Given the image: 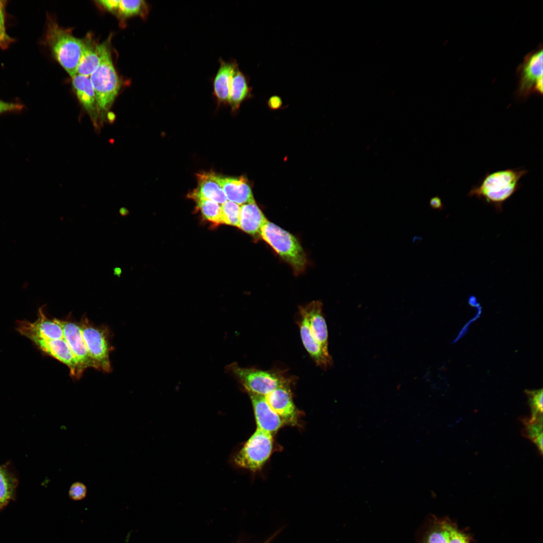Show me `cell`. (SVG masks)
Instances as JSON below:
<instances>
[{
    "instance_id": "obj_1",
    "label": "cell",
    "mask_w": 543,
    "mask_h": 543,
    "mask_svg": "<svg viewBox=\"0 0 543 543\" xmlns=\"http://www.w3.org/2000/svg\"><path fill=\"white\" fill-rule=\"evenodd\" d=\"M528 172L522 167L487 172L473 186L467 196L483 201L500 213L504 203L520 188V180Z\"/></svg>"
},
{
    "instance_id": "obj_2",
    "label": "cell",
    "mask_w": 543,
    "mask_h": 543,
    "mask_svg": "<svg viewBox=\"0 0 543 543\" xmlns=\"http://www.w3.org/2000/svg\"><path fill=\"white\" fill-rule=\"evenodd\" d=\"M102 58L90 75L96 96L100 123L106 121L107 114L120 91L121 81L112 60L109 41L102 43Z\"/></svg>"
},
{
    "instance_id": "obj_3",
    "label": "cell",
    "mask_w": 543,
    "mask_h": 543,
    "mask_svg": "<svg viewBox=\"0 0 543 543\" xmlns=\"http://www.w3.org/2000/svg\"><path fill=\"white\" fill-rule=\"evenodd\" d=\"M46 41L51 52L63 68L72 78L76 74L82 52L83 40L72 35L53 20L49 21Z\"/></svg>"
},
{
    "instance_id": "obj_4",
    "label": "cell",
    "mask_w": 543,
    "mask_h": 543,
    "mask_svg": "<svg viewBox=\"0 0 543 543\" xmlns=\"http://www.w3.org/2000/svg\"><path fill=\"white\" fill-rule=\"evenodd\" d=\"M260 235L292 266L295 274L298 275L305 270L307 263L306 253L293 235L267 220L261 229Z\"/></svg>"
},
{
    "instance_id": "obj_5",
    "label": "cell",
    "mask_w": 543,
    "mask_h": 543,
    "mask_svg": "<svg viewBox=\"0 0 543 543\" xmlns=\"http://www.w3.org/2000/svg\"><path fill=\"white\" fill-rule=\"evenodd\" d=\"M225 370L240 382L247 392L262 396L289 384L286 378L278 374L254 368L241 367L236 363L227 366Z\"/></svg>"
},
{
    "instance_id": "obj_6",
    "label": "cell",
    "mask_w": 543,
    "mask_h": 543,
    "mask_svg": "<svg viewBox=\"0 0 543 543\" xmlns=\"http://www.w3.org/2000/svg\"><path fill=\"white\" fill-rule=\"evenodd\" d=\"M273 447L272 434L257 428L234 456L233 462L240 468L257 471L269 459Z\"/></svg>"
},
{
    "instance_id": "obj_7",
    "label": "cell",
    "mask_w": 543,
    "mask_h": 543,
    "mask_svg": "<svg viewBox=\"0 0 543 543\" xmlns=\"http://www.w3.org/2000/svg\"><path fill=\"white\" fill-rule=\"evenodd\" d=\"M542 53L540 45L525 56L517 69L518 84L515 96L520 101L533 94H542Z\"/></svg>"
},
{
    "instance_id": "obj_8",
    "label": "cell",
    "mask_w": 543,
    "mask_h": 543,
    "mask_svg": "<svg viewBox=\"0 0 543 543\" xmlns=\"http://www.w3.org/2000/svg\"><path fill=\"white\" fill-rule=\"evenodd\" d=\"M81 334L95 369L109 373L112 371L110 353L112 350L108 333L105 328L93 325L86 318L79 323Z\"/></svg>"
},
{
    "instance_id": "obj_9",
    "label": "cell",
    "mask_w": 543,
    "mask_h": 543,
    "mask_svg": "<svg viewBox=\"0 0 543 543\" xmlns=\"http://www.w3.org/2000/svg\"><path fill=\"white\" fill-rule=\"evenodd\" d=\"M57 321L62 328L63 338L78 362L81 375L87 368L95 369L83 338L80 324L70 320L57 319Z\"/></svg>"
},
{
    "instance_id": "obj_10",
    "label": "cell",
    "mask_w": 543,
    "mask_h": 543,
    "mask_svg": "<svg viewBox=\"0 0 543 543\" xmlns=\"http://www.w3.org/2000/svg\"><path fill=\"white\" fill-rule=\"evenodd\" d=\"M20 332L31 340L37 338L45 340L57 339L63 338V330L57 321L48 318L42 310L39 311V317L32 323L22 322L19 326Z\"/></svg>"
},
{
    "instance_id": "obj_11",
    "label": "cell",
    "mask_w": 543,
    "mask_h": 543,
    "mask_svg": "<svg viewBox=\"0 0 543 543\" xmlns=\"http://www.w3.org/2000/svg\"><path fill=\"white\" fill-rule=\"evenodd\" d=\"M32 340L43 352L67 366L72 377L80 378L81 375L78 362L63 338L50 340L35 338Z\"/></svg>"
},
{
    "instance_id": "obj_12",
    "label": "cell",
    "mask_w": 543,
    "mask_h": 543,
    "mask_svg": "<svg viewBox=\"0 0 543 543\" xmlns=\"http://www.w3.org/2000/svg\"><path fill=\"white\" fill-rule=\"evenodd\" d=\"M250 397L257 428L271 434L284 423L281 417L271 408L264 396L247 392Z\"/></svg>"
},
{
    "instance_id": "obj_13",
    "label": "cell",
    "mask_w": 543,
    "mask_h": 543,
    "mask_svg": "<svg viewBox=\"0 0 543 543\" xmlns=\"http://www.w3.org/2000/svg\"><path fill=\"white\" fill-rule=\"evenodd\" d=\"M264 397L269 406L284 423L292 425L297 423L298 413L293 400L289 385L279 387Z\"/></svg>"
},
{
    "instance_id": "obj_14",
    "label": "cell",
    "mask_w": 543,
    "mask_h": 543,
    "mask_svg": "<svg viewBox=\"0 0 543 543\" xmlns=\"http://www.w3.org/2000/svg\"><path fill=\"white\" fill-rule=\"evenodd\" d=\"M71 78L78 101L88 115L95 128L99 129L101 125L97 101L89 76L76 74Z\"/></svg>"
},
{
    "instance_id": "obj_15",
    "label": "cell",
    "mask_w": 543,
    "mask_h": 543,
    "mask_svg": "<svg viewBox=\"0 0 543 543\" xmlns=\"http://www.w3.org/2000/svg\"><path fill=\"white\" fill-rule=\"evenodd\" d=\"M299 311L301 318L299 325L303 344L316 364L326 369L332 364V358L311 334L308 320L302 307H300Z\"/></svg>"
},
{
    "instance_id": "obj_16",
    "label": "cell",
    "mask_w": 543,
    "mask_h": 543,
    "mask_svg": "<svg viewBox=\"0 0 543 543\" xmlns=\"http://www.w3.org/2000/svg\"><path fill=\"white\" fill-rule=\"evenodd\" d=\"M423 543H470V540L454 524L446 520H438L427 533Z\"/></svg>"
},
{
    "instance_id": "obj_17",
    "label": "cell",
    "mask_w": 543,
    "mask_h": 543,
    "mask_svg": "<svg viewBox=\"0 0 543 543\" xmlns=\"http://www.w3.org/2000/svg\"><path fill=\"white\" fill-rule=\"evenodd\" d=\"M322 308V303L319 301H314L305 307H302L308 320L311 334L324 351L329 353L328 330Z\"/></svg>"
},
{
    "instance_id": "obj_18",
    "label": "cell",
    "mask_w": 543,
    "mask_h": 543,
    "mask_svg": "<svg viewBox=\"0 0 543 543\" xmlns=\"http://www.w3.org/2000/svg\"><path fill=\"white\" fill-rule=\"evenodd\" d=\"M83 40V47L77 67L76 74L90 76L101 62L103 44H97L89 34Z\"/></svg>"
},
{
    "instance_id": "obj_19",
    "label": "cell",
    "mask_w": 543,
    "mask_h": 543,
    "mask_svg": "<svg viewBox=\"0 0 543 543\" xmlns=\"http://www.w3.org/2000/svg\"><path fill=\"white\" fill-rule=\"evenodd\" d=\"M219 182L229 201L238 205L255 202L250 187L245 178L219 176Z\"/></svg>"
},
{
    "instance_id": "obj_20",
    "label": "cell",
    "mask_w": 543,
    "mask_h": 543,
    "mask_svg": "<svg viewBox=\"0 0 543 543\" xmlns=\"http://www.w3.org/2000/svg\"><path fill=\"white\" fill-rule=\"evenodd\" d=\"M198 187L192 193L198 196L223 204L227 201L219 176L213 172L197 174Z\"/></svg>"
},
{
    "instance_id": "obj_21",
    "label": "cell",
    "mask_w": 543,
    "mask_h": 543,
    "mask_svg": "<svg viewBox=\"0 0 543 543\" xmlns=\"http://www.w3.org/2000/svg\"><path fill=\"white\" fill-rule=\"evenodd\" d=\"M220 66L213 80V95L220 103H228L231 80L238 68L235 61L220 60Z\"/></svg>"
},
{
    "instance_id": "obj_22",
    "label": "cell",
    "mask_w": 543,
    "mask_h": 543,
    "mask_svg": "<svg viewBox=\"0 0 543 543\" xmlns=\"http://www.w3.org/2000/svg\"><path fill=\"white\" fill-rule=\"evenodd\" d=\"M267 220L255 202L240 207L239 227L252 236L260 235L261 229Z\"/></svg>"
},
{
    "instance_id": "obj_23",
    "label": "cell",
    "mask_w": 543,
    "mask_h": 543,
    "mask_svg": "<svg viewBox=\"0 0 543 543\" xmlns=\"http://www.w3.org/2000/svg\"><path fill=\"white\" fill-rule=\"evenodd\" d=\"M250 93L247 79L237 68L232 76L228 103L233 110L238 108Z\"/></svg>"
},
{
    "instance_id": "obj_24",
    "label": "cell",
    "mask_w": 543,
    "mask_h": 543,
    "mask_svg": "<svg viewBox=\"0 0 543 543\" xmlns=\"http://www.w3.org/2000/svg\"><path fill=\"white\" fill-rule=\"evenodd\" d=\"M189 197L194 200L203 217L207 221L214 225H219L223 223L221 206L219 204L199 196L192 193L189 194Z\"/></svg>"
},
{
    "instance_id": "obj_25",
    "label": "cell",
    "mask_w": 543,
    "mask_h": 543,
    "mask_svg": "<svg viewBox=\"0 0 543 543\" xmlns=\"http://www.w3.org/2000/svg\"><path fill=\"white\" fill-rule=\"evenodd\" d=\"M148 12V5L144 1L120 0L117 13L125 19L137 16L145 17Z\"/></svg>"
},
{
    "instance_id": "obj_26",
    "label": "cell",
    "mask_w": 543,
    "mask_h": 543,
    "mask_svg": "<svg viewBox=\"0 0 543 543\" xmlns=\"http://www.w3.org/2000/svg\"><path fill=\"white\" fill-rule=\"evenodd\" d=\"M223 223L239 227L240 207L238 204L227 201L221 206Z\"/></svg>"
},
{
    "instance_id": "obj_27",
    "label": "cell",
    "mask_w": 543,
    "mask_h": 543,
    "mask_svg": "<svg viewBox=\"0 0 543 543\" xmlns=\"http://www.w3.org/2000/svg\"><path fill=\"white\" fill-rule=\"evenodd\" d=\"M526 434L537 446L542 454V415L536 419L529 420L526 424Z\"/></svg>"
},
{
    "instance_id": "obj_28",
    "label": "cell",
    "mask_w": 543,
    "mask_h": 543,
    "mask_svg": "<svg viewBox=\"0 0 543 543\" xmlns=\"http://www.w3.org/2000/svg\"><path fill=\"white\" fill-rule=\"evenodd\" d=\"M14 483L7 472L0 467V504L3 506L11 498Z\"/></svg>"
},
{
    "instance_id": "obj_29",
    "label": "cell",
    "mask_w": 543,
    "mask_h": 543,
    "mask_svg": "<svg viewBox=\"0 0 543 543\" xmlns=\"http://www.w3.org/2000/svg\"><path fill=\"white\" fill-rule=\"evenodd\" d=\"M525 392L528 398V402L531 408V417L529 419L533 420L542 415V390H526Z\"/></svg>"
},
{
    "instance_id": "obj_30",
    "label": "cell",
    "mask_w": 543,
    "mask_h": 543,
    "mask_svg": "<svg viewBox=\"0 0 543 543\" xmlns=\"http://www.w3.org/2000/svg\"><path fill=\"white\" fill-rule=\"evenodd\" d=\"M86 491V488L83 483L75 482L70 487L69 496L72 500H80L85 497Z\"/></svg>"
},
{
    "instance_id": "obj_31",
    "label": "cell",
    "mask_w": 543,
    "mask_h": 543,
    "mask_svg": "<svg viewBox=\"0 0 543 543\" xmlns=\"http://www.w3.org/2000/svg\"><path fill=\"white\" fill-rule=\"evenodd\" d=\"M23 108L22 104L5 102L0 100V115L8 112H17L21 111Z\"/></svg>"
},
{
    "instance_id": "obj_32",
    "label": "cell",
    "mask_w": 543,
    "mask_h": 543,
    "mask_svg": "<svg viewBox=\"0 0 543 543\" xmlns=\"http://www.w3.org/2000/svg\"><path fill=\"white\" fill-rule=\"evenodd\" d=\"M96 2L105 10L112 13L118 11L120 0H100Z\"/></svg>"
},
{
    "instance_id": "obj_33",
    "label": "cell",
    "mask_w": 543,
    "mask_h": 543,
    "mask_svg": "<svg viewBox=\"0 0 543 543\" xmlns=\"http://www.w3.org/2000/svg\"><path fill=\"white\" fill-rule=\"evenodd\" d=\"M5 1L0 0V35L6 39L12 40L6 31L5 20Z\"/></svg>"
},
{
    "instance_id": "obj_34",
    "label": "cell",
    "mask_w": 543,
    "mask_h": 543,
    "mask_svg": "<svg viewBox=\"0 0 543 543\" xmlns=\"http://www.w3.org/2000/svg\"><path fill=\"white\" fill-rule=\"evenodd\" d=\"M429 205L431 208L438 210H442L443 207L442 201L438 196L432 197L429 201Z\"/></svg>"
},
{
    "instance_id": "obj_35",
    "label": "cell",
    "mask_w": 543,
    "mask_h": 543,
    "mask_svg": "<svg viewBox=\"0 0 543 543\" xmlns=\"http://www.w3.org/2000/svg\"><path fill=\"white\" fill-rule=\"evenodd\" d=\"M282 104L281 98L278 96H273L268 100V105L273 109L280 108Z\"/></svg>"
},
{
    "instance_id": "obj_36",
    "label": "cell",
    "mask_w": 543,
    "mask_h": 543,
    "mask_svg": "<svg viewBox=\"0 0 543 543\" xmlns=\"http://www.w3.org/2000/svg\"><path fill=\"white\" fill-rule=\"evenodd\" d=\"M116 119L115 115L111 112H109L106 116V121L107 120L110 123L112 124Z\"/></svg>"
},
{
    "instance_id": "obj_37",
    "label": "cell",
    "mask_w": 543,
    "mask_h": 543,
    "mask_svg": "<svg viewBox=\"0 0 543 543\" xmlns=\"http://www.w3.org/2000/svg\"><path fill=\"white\" fill-rule=\"evenodd\" d=\"M122 274V269L119 266H116L113 268L114 276L120 278Z\"/></svg>"
},
{
    "instance_id": "obj_38",
    "label": "cell",
    "mask_w": 543,
    "mask_h": 543,
    "mask_svg": "<svg viewBox=\"0 0 543 543\" xmlns=\"http://www.w3.org/2000/svg\"><path fill=\"white\" fill-rule=\"evenodd\" d=\"M12 40L6 39L0 35V46L5 47Z\"/></svg>"
},
{
    "instance_id": "obj_39",
    "label": "cell",
    "mask_w": 543,
    "mask_h": 543,
    "mask_svg": "<svg viewBox=\"0 0 543 543\" xmlns=\"http://www.w3.org/2000/svg\"><path fill=\"white\" fill-rule=\"evenodd\" d=\"M120 215L122 217H125L129 214V211L128 209L125 207H121L119 211Z\"/></svg>"
}]
</instances>
